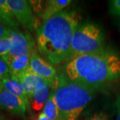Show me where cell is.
<instances>
[{"label": "cell", "mask_w": 120, "mask_h": 120, "mask_svg": "<svg viewBox=\"0 0 120 120\" xmlns=\"http://www.w3.org/2000/svg\"><path fill=\"white\" fill-rule=\"evenodd\" d=\"M64 74L75 83L96 91L120 79V55L109 47L67 61Z\"/></svg>", "instance_id": "obj_1"}, {"label": "cell", "mask_w": 120, "mask_h": 120, "mask_svg": "<svg viewBox=\"0 0 120 120\" xmlns=\"http://www.w3.org/2000/svg\"><path fill=\"white\" fill-rule=\"evenodd\" d=\"M80 18L75 11L63 10L42 22L36 30L39 52L52 64L68 61L73 34Z\"/></svg>", "instance_id": "obj_2"}, {"label": "cell", "mask_w": 120, "mask_h": 120, "mask_svg": "<svg viewBox=\"0 0 120 120\" xmlns=\"http://www.w3.org/2000/svg\"><path fill=\"white\" fill-rule=\"evenodd\" d=\"M95 91L69 80L64 73L58 75L54 97L61 120H79Z\"/></svg>", "instance_id": "obj_3"}, {"label": "cell", "mask_w": 120, "mask_h": 120, "mask_svg": "<svg viewBox=\"0 0 120 120\" xmlns=\"http://www.w3.org/2000/svg\"><path fill=\"white\" fill-rule=\"evenodd\" d=\"M105 35L100 27L93 22L78 26L73 34L68 61L79 56L96 52L104 47Z\"/></svg>", "instance_id": "obj_4"}, {"label": "cell", "mask_w": 120, "mask_h": 120, "mask_svg": "<svg viewBox=\"0 0 120 120\" xmlns=\"http://www.w3.org/2000/svg\"><path fill=\"white\" fill-rule=\"evenodd\" d=\"M18 23L30 31L38 29L40 22L26 0H7Z\"/></svg>", "instance_id": "obj_5"}, {"label": "cell", "mask_w": 120, "mask_h": 120, "mask_svg": "<svg viewBox=\"0 0 120 120\" xmlns=\"http://www.w3.org/2000/svg\"><path fill=\"white\" fill-rule=\"evenodd\" d=\"M11 47L7 56L9 58H17L31 54L34 49V43L27 34H23L18 29L11 30L9 35Z\"/></svg>", "instance_id": "obj_6"}, {"label": "cell", "mask_w": 120, "mask_h": 120, "mask_svg": "<svg viewBox=\"0 0 120 120\" xmlns=\"http://www.w3.org/2000/svg\"><path fill=\"white\" fill-rule=\"evenodd\" d=\"M14 77L23 86L28 98H30L36 90H39L45 86H49L52 87H56L57 86V80L43 78L31 72L28 68Z\"/></svg>", "instance_id": "obj_7"}, {"label": "cell", "mask_w": 120, "mask_h": 120, "mask_svg": "<svg viewBox=\"0 0 120 120\" xmlns=\"http://www.w3.org/2000/svg\"><path fill=\"white\" fill-rule=\"evenodd\" d=\"M28 69L36 75L45 79L57 80L58 78L56 68L50 63L39 56L35 49L31 53Z\"/></svg>", "instance_id": "obj_8"}, {"label": "cell", "mask_w": 120, "mask_h": 120, "mask_svg": "<svg viewBox=\"0 0 120 120\" xmlns=\"http://www.w3.org/2000/svg\"><path fill=\"white\" fill-rule=\"evenodd\" d=\"M0 107L12 115L25 117L28 106L19 98L1 89L0 90Z\"/></svg>", "instance_id": "obj_9"}, {"label": "cell", "mask_w": 120, "mask_h": 120, "mask_svg": "<svg viewBox=\"0 0 120 120\" xmlns=\"http://www.w3.org/2000/svg\"><path fill=\"white\" fill-rule=\"evenodd\" d=\"M52 87L49 86H45L42 88L36 90L29 98V103L33 110L39 112L43 110L45 103L50 97Z\"/></svg>", "instance_id": "obj_10"}, {"label": "cell", "mask_w": 120, "mask_h": 120, "mask_svg": "<svg viewBox=\"0 0 120 120\" xmlns=\"http://www.w3.org/2000/svg\"><path fill=\"white\" fill-rule=\"evenodd\" d=\"M3 89L9 92L10 94L17 96L23 100L29 107V98L26 90L22 84L14 76L6 78L2 80Z\"/></svg>", "instance_id": "obj_11"}, {"label": "cell", "mask_w": 120, "mask_h": 120, "mask_svg": "<svg viewBox=\"0 0 120 120\" xmlns=\"http://www.w3.org/2000/svg\"><path fill=\"white\" fill-rule=\"evenodd\" d=\"M71 3L70 0H49L47 1L42 15L43 22L46 21L59 13Z\"/></svg>", "instance_id": "obj_12"}, {"label": "cell", "mask_w": 120, "mask_h": 120, "mask_svg": "<svg viewBox=\"0 0 120 120\" xmlns=\"http://www.w3.org/2000/svg\"><path fill=\"white\" fill-rule=\"evenodd\" d=\"M30 56L31 54H29L17 58H9L7 56H5L3 58L8 64L11 75L15 76L29 68Z\"/></svg>", "instance_id": "obj_13"}, {"label": "cell", "mask_w": 120, "mask_h": 120, "mask_svg": "<svg viewBox=\"0 0 120 120\" xmlns=\"http://www.w3.org/2000/svg\"><path fill=\"white\" fill-rule=\"evenodd\" d=\"M0 22L12 30L17 29L19 26L7 0H0Z\"/></svg>", "instance_id": "obj_14"}, {"label": "cell", "mask_w": 120, "mask_h": 120, "mask_svg": "<svg viewBox=\"0 0 120 120\" xmlns=\"http://www.w3.org/2000/svg\"><path fill=\"white\" fill-rule=\"evenodd\" d=\"M55 88V87H54ZM54 88L52 89L50 97L43 107L42 112L51 120H61L60 111L54 97Z\"/></svg>", "instance_id": "obj_15"}, {"label": "cell", "mask_w": 120, "mask_h": 120, "mask_svg": "<svg viewBox=\"0 0 120 120\" xmlns=\"http://www.w3.org/2000/svg\"><path fill=\"white\" fill-rule=\"evenodd\" d=\"M10 47L11 41L9 36L0 38V57H4L8 55Z\"/></svg>", "instance_id": "obj_16"}, {"label": "cell", "mask_w": 120, "mask_h": 120, "mask_svg": "<svg viewBox=\"0 0 120 120\" xmlns=\"http://www.w3.org/2000/svg\"><path fill=\"white\" fill-rule=\"evenodd\" d=\"M11 74L8 64L3 58L0 57V80L11 77Z\"/></svg>", "instance_id": "obj_17"}, {"label": "cell", "mask_w": 120, "mask_h": 120, "mask_svg": "<svg viewBox=\"0 0 120 120\" xmlns=\"http://www.w3.org/2000/svg\"><path fill=\"white\" fill-rule=\"evenodd\" d=\"M43 1H28L31 8L34 14L37 16L42 17L44 9H43Z\"/></svg>", "instance_id": "obj_18"}, {"label": "cell", "mask_w": 120, "mask_h": 120, "mask_svg": "<svg viewBox=\"0 0 120 120\" xmlns=\"http://www.w3.org/2000/svg\"><path fill=\"white\" fill-rule=\"evenodd\" d=\"M82 120H111L110 115L105 112H95Z\"/></svg>", "instance_id": "obj_19"}, {"label": "cell", "mask_w": 120, "mask_h": 120, "mask_svg": "<svg viewBox=\"0 0 120 120\" xmlns=\"http://www.w3.org/2000/svg\"><path fill=\"white\" fill-rule=\"evenodd\" d=\"M109 13L115 16H120V0L109 1Z\"/></svg>", "instance_id": "obj_20"}, {"label": "cell", "mask_w": 120, "mask_h": 120, "mask_svg": "<svg viewBox=\"0 0 120 120\" xmlns=\"http://www.w3.org/2000/svg\"><path fill=\"white\" fill-rule=\"evenodd\" d=\"M11 30L12 29L9 28L8 26H5L2 22H0V38L9 36Z\"/></svg>", "instance_id": "obj_21"}, {"label": "cell", "mask_w": 120, "mask_h": 120, "mask_svg": "<svg viewBox=\"0 0 120 120\" xmlns=\"http://www.w3.org/2000/svg\"><path fill=\"white\" fill-rule=\"evenodd\" d=\"M116 112H117V117L116 120H120V94L117 96L115 101Z\"/></svg>", "instance_id": "obj_22"}, {"label": "cell", "mask_w": 120, "mask_h": 120, "mask_svg": "<svg viewBox=\"0 0 120 120\" xmlns=\"http://www.w3.org/2000/svg\"><path fill=\"white\" fill-rule=\"evenodd\" d=\"M37 120H49V119L47 117V116H45V115L43 113V112H41V113L39 115L38 117Z\"/></svg>", "instance_id": "obj_23"}, {"label": "cell", "mask_w": 120, "mask_h": 120, "mask_svg": "<svg viewBox=\"0 0 120 120\" xmlns=\"http://www.w3.org/2000/svg\"><path fill=\"white\" fill-rule=\"evenodd\" d=\"M3 89V84H2V81L0 80V90Z\"/></svg>", "instance_id": "obj_24"}, {"label": "cell", "mask_w": 120, "mask_h": 120, "mask_svg": "<svg viewBox=\"0 0 120 120\" xmlns=\"http://www.w3.org/2000/svg\"><path fill=\"white\" fill-rule=\"evenodd\" d=\"M118 27H119V30H120V22H119V24H118Z\"/></svg>", "instance_id": "obj_25"}, {"label": "cell", "mask_w": 120, "mask_h": 120, "mask_svg": "<svg viewBox=\"0 0 120 120\" xmlns=\"http://www.w3.org/2000/svg\"><path fill=\"white\" fill-rule=\"evenodd\" d=\"M0 120H3V117L1 116H0Z\"/></svg>", "instance_id": "obj_26"}]
</instances>
